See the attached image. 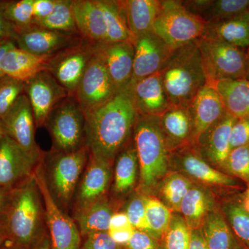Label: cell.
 Listing matches in <instances>:
<instances>
[{
    "instance_id": "obj_7",
    "label": "cell",
    "mask_w": 249,
    "mask_h": 249,
    "mask_svg": "<svg viewBox=\"0 0 249 249\" xmlns=\"http://www.w3.org/2000/svg\"><path fill=\"white\" fill-rule=\"evenodd\" d=\"M89 150L83 146L76 151L57 152L49 163L47 184L59 206L66 208L76 193L80 176L88 162Z\"/></svg>"
},
{
    "instance_id": "obj_35",
    "label": "cell",
    "mask_w": 249,
    "mask_h": 249,
    "mask_svg": "<svg viewBox=\"0 0 249 249\" xmlns=\"http://www.w3.org/2000/svg\"><path fill=\"white\" fill-rule=\"evenodd\" d=\"M145 215L150 235L159 238L165 235L173 217L171 210L158 199L145 198Z\"/></svg>"
},
{
    "instance_id": "obj_15",
    "label": "cell",
    "mask_w": 249,
    "mask_h": 249,
    "mask_svg": "<svg viewBox=\"0 0 249 249\" xmlns=\"http://www.w3.org/2000/svg\"><path fill=\"white\" fill-rule=\"evenodd\" d=\"M132 42L134 47L133 81L160 72L174 51L153 31L135 37Z\"/></svg>"
},
{
    "instance_id": "obj_5",
    "label": "cell",
    "mask_w": 249,
    "mask_h": 249,
    "mask_svg": "<svg viewBox=\"0 0 249 249\" xmlns=\"http://www.w3.org/2000/svg\"><path fill=\"white\" fill-rule=\"evenodd\" d=\"M206 22L188 12L182 1H160L152 31L170 49L180 47L201 38Z\"/></svg>"
},
{
    "instance_id": "obj_28",
    "label": "cell",
    "mask_w": 249,
    "mask_h": 249,
    "mask_svg": "<svg viewBox=\"0 0 249 249\" xmlns=\"http://www.w3.org/2000/svg\"><path fill=\"white\" fill-rule=\"evenodd\" d=\"M113 211L105 198L76 210L75 220L80 235L88 236L96 232H108Z\"/></svg>"
},
{
    "instance_id": "obj_16",
    "label": "cell",
    "mask_w": 249,
    "mask_h": 249,
    "mask_svg": "<svg viewBox=\"0 0 249 249\" xmlns=\"http://www.w3.org/2000/svg\"><path fill=\"white\" fill-rule=\"evenodd\" d=\"M83 40L84 39L77 34H65L32 26L18 31L14 43L18 48L37 56L51 57Z\"/></svg>"
},
{
    "instance_id": "obj_42",
    "label": "cell",
    "mask_w": 249,
    "mask_h": 249,
    "mask_svg": "<svg viewBox=\"0 0 249 249\" xmlns=\"http://www.w3.org/2000/svg\"><path fill=\"white\" fill-rule=\"evenodd\" d=\"M223 167L249 183V143L232 149Z\"/></svg>"
},
{
    "instance_id": "obj_17",
    "label": "cell",
    "mask_w": 249,
    "mask_h": 249,
    "mask_svg": "<svg viewBox=\"0 0 249 249\" xmlns=\"http://www.w3.org/2000/svg\"><path fill=\"white\" fill-rule=\"evenodd\" d=\"M93 46L96 52L102 58L117 90L132 81L134 55V47L132 41Z\"/></svg>"
},
{
    "instance_id": "obj_59",
    "label": "cell",
    "mask_w": 249,
    "mask_h": 249,
    "mask_svg": "<svg viewBox=\"0 0 249 249\" xmlns=\"http://www.w3.org/2000/svg\"><path fill=\"white\" fill-rule=\"evenodd\" d=\"M1 249H27L24 247H19V246L12 245L10 247H3Z\"/></svg>"
},
{
    "instance_id": "obj_14",
    "label": "cell",
    "mask_w": 249,
    "mask_h": 249,
    "mask_svg": "<svg viewBox=\"0 0 249 249\" xmlns=\"http://www.w3.org/2000/svg\"><path fill=\"white\" fill-rule=\"evenodd\" d=\"M40 160L24 151L11 138L0 139V187L13 189L35 173Z\"/></svg>"
},
{
    "instance_id": "obj_31",
    "label": "cell",
    "mask_w": 249,
    "mask_h": 249,
    "mask_svg": "<svg viewBox=\"0 0 249 249\" xmlns=\"http://www.w3.org/2000/svg\"><path fill=\"white\" fill-rule=\"evenodd\" d=\"M102 9L106 30V43H116L124 41H133L129 32L127 21L119 1L98 0Z\"/></svg>"
},
{
    "instance_id": "obj_24",
    "label": "cell",
    "mask_w": 249,
    "mask_h": 249,
    "mask_svg": "<svg viewBox=\"0 0 249 249\" xmlns=\"http://www.w3.org/2000/svg\"><path fill=\"white\" fill-rule=\"evenodd\" d=\"M49 57L37 56L14 46L4 54L1 67L5 76L25 83L47 70Z\"/></svg>"
},
{
    "instance_id": "obj_48",
    "label": "cell",
    "mask_w": 249,
    "mask_h": 249,
    "mask_svg": "<svg viewBox=\"0 0 249 249\" xmlns=\"http://www.w3.org/2000/svg\"><path fill=\"white\" fill-rule=\"evenodd\" d=\"M16 28L6 19L0 9V41H13L14 42L17 37Z\"/></svg>"
},
{
    "instance_id": "obj_61",
    "label": "cell",
    "mask_w": 249,
    "mask_h": 249,
    "mask_svg": "<svg viewBox=\"0 0 249 249\" xmlns=\"http://www.w3.org/2000/svg\"><path fill=\"white\" fill-rule=\"evenodd\" d=\"M231 249H242V247H241L240 245H237V244L236 243V242H235V243H234V245H232Z\"/></svg>"
},
{
    "instance_id": "obj_60",
    "label": "cell",
    "mask_w": 249,
    "mask_h": 249,
    "mask_svg": "<svg viewBox=\"0 0 249 249\" xmlns=\"http://www.w3.org/2000/svg\"><path fill=\"white\" fill-rule=\"evenodd\" d=\"M4 136V129H3L2 124H1V121H0V139L2 138Z\"/></svg>"
},
{
    "instance_id": "obj_19",
    "label": "cell",
    "mask_w": 249,
    "mask_h": 249,
    "mask_svg": "<svg viewBox=\"0 0 249 249\" xmlns=\"http://www.w3.org/2000/svg\"><path fill=\"white\" fill-rule=\"evenodd\" d=\"M72 10L82 38L93 45L106 43V22L98 0H72Z\"/></svg>"
},
{
    "instance_id": "obj_21",
    "label": "cell",
    "mask_w": 249,
    "mask_h": 249,
    "mask_svg": "<svg viewBox=\"0 0 249 249\" xmlns=\"http://www.w3.org/2000/svg\"><path fill=\"white\" fill-rule=\"evenodd\" d=\"M133 95L140 115L160 116L170 107L160 72L133 81Z\"/></svg>"
},
{
    "instance_id": "obj_54",
    "label": "cell",
    "mask_w": 249,
    "mask_h": 249,
    "mask_svg": "<svg viewBox=\"0 0 249 249\" xmlns=\"http://www.w3.org/2000/svg\"><path fill=\"white\" fill-rule=\"evenodd\" d=\"M14 46H16V44H15L14 42H13V41H9V42L0 45V78L5 76L4 73H3L2 70H1V59H2L3 56H4V54L6 53V52L9 51L10 49L14 47Z\"/></svg>"
},
{
    "instance_id": "obj_39",
    "label": "cell",
    "mask_w": 249,
    "mask_h": 249,
    "mask_svg": "<svg viewBox=\"0 0 249 249\" xmlns=\"http://www.w3.org/2000/svg\"><path fill=\"white\" fill-rule=\"evenodd\" d=\"M191 229L183 217L175 214L172 217L168 230L165 232L166 249H189Z\"/></svg>"
},
{
    "instance_id": "obj_6",
    "label": "cell",
    "mask_w": 249,
    "mask_h": 249,
    "mask_svg": "<svg viewBox=\"0 0 249 249\" xmlns=\"http://www.w3.org/2000/svg\"><path fill=\"white\" fill-rule=\"evenodd\" d=\"M207 83L246 78V49L201 37L197 40Z\"/></svg>"
},
{
    "instance_id": "obj_44",
    "label": "cell",
    "mask_w": 249,
    "mask_h": 249,
    "mask_svg": "<svg viewBox=\"0 0 249 249\" xmlns=\"http://www.w3.org/2000/svg\"><path fill=\"white\" fill-rule=\"evenodd\" d=\"M108 232H96L87 236L84 245L80 249H119Z\"/></svg>"
},
{
    "instance_id": "obj_51",
    "label": "cell",
    "mask_w": 249,
    "mask_h": 249,
    "mask_svg": "<svg viewBox=\"0 0 249 249\" xmlns=\"http://www.w3.org/2000/svg\"><path fill=\"white\" fill-rule=\"evenodd\" d=\"M129 227H133L131 225L128 217H127L125 213H116L112 214L110 219V223H109V231L126 229V228Z\"/></svg>"
},
{
    "instance_id": "obj_55",
    "label": "cell",
    "mask_w": 249,
    "mask_h": 249,
    "mask_svg": "<svg viewBox=\"0 0 249 249\" xmlns=\"http://www.w3.org/2000/svg\"><path fill=\"white\" fill-rule=\"evenodd\" d=\"M51 243L48 237L46 235L42 236L40 240L35 245L34 249H50Z\"/></svg>"
},
{
    "instance_id": "obj_11",
    "label": "cell",
    "mask_w": 249,
    "mask_h": 249,
    "mask_svg": "<svg viewBox=\"0 0 249 249\" xmlns=\"http://www.w3.org/2000/svg\"><path fill=\"white\" fill-rule=\"evenodd\" d=\"M93 53L94 46L83 40L49 57L47 71L73 97Z\"/></svg>"
},
{
    "instance_id": "obj_34",
    "label": "cell",
    "mask_w": 249,
    "mask_h": 249,
    "mask_svg": "<svg viewBox=\"0 0 249 249\" xmlns=\"http://www.w3.org/2000/svg\"><path fill=\"white\" fill-rule=\"evenodd\" d=\"M34 26L65 34H78L72 10V0H56L53 12Z\"/></svg>"
},
{
    "instance_id": "obj_22",
    "label": "cell",
    "mask_w": 249,
    "mask_h": 249,
    "mask_svg": "<svg viewBox=\"0 0 249 249\" xmlns=\"http://www.w3.org/2000/svg\"><path fill=\"white\" fill-rule=\"evenodd\" d=\"M237 119L226 112L222 119L197 139L204 157L214 164L223 166L230 152L231 135Z\"/></svg>"
},
{
    "instance_id": "obj_58",
    "label": "cell",
    "mask_w": 249,
    "mask_h": 249,
    "mask_svg": "<svg viewBox=\"0 0 249 249\" xmlns=\"http://www.w3.org/2000/svg\"><path fill=\"white\" fill-rule=\"evenodd\" d=\"M6 241H7V240H6V236H5L3 232L0 230V249H2Z\"/></svg>"
},
{
    "instance_id": "obj_2",
    "label": "cell",
    "mask_w": 249,
    "mask_h": 249,
    "mask_svg": "<svg viewBox=\"0 0 249 249\" xmlns=\"http://www.w3.org/2000/svg\"><path fill=\"white\" fill-rule=\"evenodd\" d=\"M45 209L34 175L11 189L0 230L12 245L28 249L43 236Z\"/></svg>"
},
{
    "instance_id": "obj_38",
    "label": "cell",
    "mask_w": 249,
    "mask_h": 249,
    "mask_svg": "<svg viewBox=\"0 0 249 249\" xmlns=\"http://www.w3.org/2000/svg\"><path fill=\"white\" fill-rule=\"evenodd\" d=\"M249 0H214L201 16L206 23L235 17L247 11Z\"/></svg>"
},
{
    "instance_id": "obj_8",
    "label": "cell",
    "mask_w": 249,
    "mask_h": 249,
    "mask_svg": "<svg viewBox=\"0 0 249 249\" xmlns=\"http://www.w3.org/2000/svg\"><path fill=\"white\" fill-rule=\"evenodd\" d=\"M45 124L58 151L74 152L83 147L85 116L74 98L67 96L59 103Z\"/></svg>"
},
{
    "instance_id": "obj_18",
    "label": "cell",
    "mask_w": 249,
    "mask_h": 249,
    "mask_svg": "<svg viewBox=\"0 0 249 249\" xmlns=\"http://www.w3.org/2000/svg\"><path fill=\"white\" fill-rule=\"evenodd\" d=\"M193 134L198 139L226 114L222 98L213 85L207 83L196 95L189 107Z\"/></svg>"
},
{
    "instance_id": "obj_23",
    "label": "cell",
    "mask_w": 249,
    "mask_h": 249,
    "mask_svg": "<svg viewBox=\"0 0 249 249\" xmlns=\"http://www.w3.org/2000/svg\"><path fill=\"white\" fill-rule=\"evenodd\" d=\"M201 37L247 49L249 46V11L229 19L206 23Z\"/></svg>"
},
{
    "instance_id": "obj_32",
    "label": "cell",
    "mask_w": 249,
    "mask_h": 249,
    "mask_svg": "<svg viewBox=\"0 0 249 249\" xmlns=\"http://www.w3.org/2000/svg\"><path fill=\"white\" fill-rule=\"evenodd\" d=\"M165 137L175 142H181L193 134V124L189 108L170 107L160 116Z\"/></svg>"
},
{
    "instance_id": "obj_3",
    "label": "cell",
    "mask_w": 249,
    "mask_h": 249,
    "mask_svg": "<svg viewBox=\"0 0 249 249\" xmlns=\"http://www.w3.org/2000/svg\"><path fill=\"white\" fill-rule=\"evenodd\" d=\"M160 74L170 107L189 108L207 84L197 40L174 50Z\"/></svg>"
},
{
    "instance_id": "obj_20",
    "label": "cell",
    "mask_w": 249,
    "mask_h": 249,
    "mask_svg": "<svg viewBox=\"0 0 249 249\" xmlns=\"http://www.w3.org/2000/svg\"><path fill=\"white\" fill-rule=\"evenodd\" d=\"M110 178V163L89 155V163L76 194V210L103 199Z\"/></svg>"
},
{
    "instance_id": "obj_27",
    "label": "cell",
    "mask_w": 249,
    "mask_h": 249,
    "mask_svg": "<svg viewBox=\"0 0 249 249\" xmlns=\"http://www.w3.org/2000/svg\"><path fill=\"white\" fill-rule=\"evenodd\" d=\"M180 168L197 181L215 186H233L235 180L208 164L199 156L190 151L176 156Z\"/></svg>"
},
{
    "instance_id": "obj_30",
    "label": "cell",
    "mask_w": 249,
    "mask_h": 249,
    "mask_svg": "<svg viewBox=\"0 0 249 249\" xmlns=\"http://www.w3.org/2000/svg\"><path fill=\"white\" fill-rule=\"evenodd\" d=\"M139 161L135 145H129L119 154L114 170V191L119 196L127 195L135 186Z\"/></svg>"
},
{
    "instance_id": "obj_57",
    "label": "cell",
    "mask_w": 249,
    "mask_h": 249,
    "mask_svg": "<svg viewBox=\"0 0 249 249\" xmlns=\"http://www.w3.org/2000/svg\"><path fill=\"white\" fill-rule=\"evenodd\" d=\"M246 56H247V75H246V79L249 80V46L246 49Z\"/></svg>"
},
{
    "instance_id": "obj_50",
    "label": "cell",
    "mask_w": 249,
    "mask_h": 249,
    "mask_svg": "<svg viewBox=\"0 0 249 249\" xmlns=\"http://www.w3.org/2000/svg\"><path fill=\"white\" fill-rule=\"evenodd\" d=\"M135 229L133 227L109 230V235L117 245H127Z\"/></svg>"
},
{
    "instance_id": "obj_41",
    "label": "cell",
    "mask_w": 249,
    "mask_h": 249,
    "mask_svg": "<svg viewBox=\"0 0 249 249\" xmlns=\"http://www.w3.org/2000/svg\"><path fill=\"white\" fill-rule=\"evenodd\" d=\"M24 93V83L7 76L0 78V119Z\"/></svg>"
},
{
    "instance_id": "obj_26",
    "label": "cell",
    "mask_w": 249,
    "mask_h": 249,
    "mask_svg": "<svg viewBox=\"0 0 249 249\" xmlns=\"http://www.w3.org/2000/svg\"><path fill=\"white\" fill-rule=\"evenodd\" d=\"M209 84L219 93L227 113L237 119L249 118V80H221Z\"/></svg>"
},
{
    "instance_id": "obj_37",
    "label": "cell",
    "mask_w": 249,
    "mask_h": 249,
    "mask_svg": "<svg viewBox=\"0 0 249 249\" xmlns=\"http://www.w3.org/2000/svg\"><path fill=\"white\" fill-rule=\"evenodd\" d=\"M192 186L191 181L180 174L173 173L167 177L162 185L161 195L168 207L179 212L181 201Z\"/></svg>"
},
{
    "instance_id": "obj_12",
    "label": "cell",
    "mask_w": 249,
    "mask_h": 249,
    "mask_svg": "<svg viewBox=\"0 0 249 249\" xmlns=\"http://www.w3.org/2000/svg\"><path fill=\"white\" fill-rule=\"evenodd\" d=\"M0 121L4 135L12 139L28 154L41 160L42 152L35 139V119L25 93L18 98Z\"/></svg>"
},
{
    "instance_id": "obj_49",
    "label": "cell",
    "mask_w": 249,
    "mask_h": 249,
    "mask_svg": "<svg viewBox=\"0 0 249 249\" xmlns=\"http://www.w3.org/2000/svg\"><path fill=\"white\" fill-rule=\"evenodd\" d=\"M211 2L212 0H192L182 1V4L188 12L201 18V16L208 9Z\"/></svg>"
},
{
    "instance_id": "obj_56",
    "label": "cell",
    "mask_w": 249,
    "mask_h": 249,
    "mask_svg": "<svg viewBox=\"0 0 249 249\" xmlns=\"http://www.w3.org/2000/svg\"><path fill=\"white\" fill-rule=\"evenodd\" d=\"M242 205H243L244 207H245L247 211H249V187L247 188V191H246L245 197H244L243 204H242Z\"/></svg>"
},
{
    "instance_id": "obj_43",
    "label": "cell",
    "mask_w": 249,
    "mask_h": 249,
    "mask_svg": "<svg viewBox=\"0 0 249 249\" xmlns=\"http://www.w3.org/2000/svg\"><path fill=\"white\" fill-rule=\"evenodd\" d=\"M124 213L134 229L146 232L150 235L145 215V197L142 196H133L126 206Z\"/></svg>"
},
{
    "instance_id": "obj_10",
    "label": "cell",
    "mask_w": 249,
    "mask_h": 249,
    "mask_svg": "<svg viewBox=\"0 0 249 249\" xmlns=\"http://www.w3.org/2000/svg\"><path fill=\"white\" fill-rule=\"evenodd\" d=\"M117 91L102 58L94 49L73 98L85 116L110 101Z\"/></svg>"
},
{
    "instance_id": "obj_33",
    "label": "cell",
    "mask_w": 249,
    "mask_h": 249,
    "mask_svg": "<svg viewBox=\"0 0 249 249\" xmlns=\"http://www.w3.org/2000/svg\"><path fill=\"white\" fill-rule=\"evenodd\" d=\"M202 235L209 249H231L235 241L224 218L210 211L202 223Z\"/></svg>"
},
{
    "instance_id": "obj_29",
    "label": "cell",
    "mask_w": 249,
    "mask_h": 249,
    "mask_svg": "<svg viewBox=\"0 0 249 249\" xmlns=\"http://www.w3.org/2000/svg\"><path fill=\"white\" fill-rule=\"evenodd\" d=\"M213 205V198L208 192L199 187L192 186L180 206V212L191 231L196 230L202 224Z\"/></svg>"
},
{
    "instance_id": "obj_52",
    "label": "cell",
    "mask_w": 249,
    "mask_h": 249,
    "mask_svg": "<svg viewBox=\"0 0 249 249\" xmlns=\"http://www.w3.org/2000/svg\"><path fill=\"white\" fill-rule=\"evenodd\" d=\"M189 249H209L201 231L199 230L192 231Z\"/></svg>"
},
{
    "instance_id": "obj_47",
    "label": "cell",
    "mask_w": 249,
    "mask_h": 249,
    "mask_svg": "<svg viewBox=\"0 0 249 249\" xmlns=\"http://www.w3.org/2000/svg\"><path fill=\"white\" fill-rule=\"evenodd\" d=\"M56 4V0H34L33 3V14H34V22H40L45 18L48 17L53 12Z\"/></svg>"
},
{
    "instance_id": "obj_63",
    "label": "cell",
    "mask_w": 249,
    "mask_h": 249,
    "mask_svg": "<svg viewBox=\"0 0 249 249\" xmlns=\"http://www.w3.org/2000/svg\"><path fill=\"white\" fill-rule=\"evenodd\" d=\"M247 11H248L249 12V0L248 8H247Z\"/></svg>"
},
{
    "instance_id": "obj_25",
    "label": "cell",
    "mask_w": 249,
    "mask_h": 249,
    "mask_svg": "<svg viewBox=\"0 0 249 249\" xmlns=\"http://www.w3.org/2000/svg\"><path fill=\"white\" fill-rule=\"evenodd\" d=\"M119 3L133 40L135 37L152 31L154 23L160 11V1L124 0L119 1Z\"/></svg>"
},
{
    "instance_id": "obj_46",
    "label": "cell",
    "mask_w": 249,
    "mask_h": 249,
    "mask_svg": "<svg viewBox=\"0 0 249 249\" xmlns=\"http://www.w3.org/2000/svg\"><path fill=\"white\" fill-rule=\"evenodd\" d=\"M128 249H157L155 240L146 232L135 229L127 244Z\"/></svg>"
},
{
    "instance_id": "obj_13",
    "label": "cell",
    "mask_w": 249,
    "mask_h": 249,
    "mask_svg": "<svg viewBox=\"0 0 249 249\" xmlns=\"http://www.w3.org/2000/svg\"><path fill=\"white\" fill-rule=\"evenodd\" d=\"M24 93L30 102L36 127L45 124L54 108L70 96L47 70L37 73L24 83Z\"/></svg>"
},
{
    "instance_id": "obj_40",
    "label": "cell",
    "mask_w": 249,
    "mask_h": 249,
    "mask_svg": "<svg viewBox=\"0 0 249 249\" xmlns=\"http://www.w3.org/2000/svg\"><path fill=\"white\" fill-rule=\"evenodd\" d=\"M226 214L236 235L249 247V211L242 204H229Z\"/></svg>"
},
{
    "instance_id": "obj_4",
    "label": "cell",
    "mask_w": 249,
    "mask_h": 249,
    "mask_svg": "<svg viewBox=\"0 0 249 249\" xmlns=\"http://www.w3.org/2000/svg\"><path fill=\"white\" fill-rule=\"evenodd\" d=\"M133 131L140 188L150 193L164 178L168 168V145L160 116L138 114Z\"/></svg>"
},
{
    "instance_id": "obj_45",
    "label": "cell",
    "mask_w": 249,
    "mask_h": 249,
    "mask_svg": "<svg viewBox=\"0 0 249 249\" xmlns=\"http://www.w3.org/2000/svg\"><path fill=\"white\" fill-rule=\"evenodd\" d=\"M249 143V118L237 119L232 127L231 135L232 149Z\"/></svg>"
},
{
    "instance_id": "obj_1",
    "label": "cell",
    "mask_w": 249,
    "mask_h": 249,
    "mask_svg": "<svg viewBox=\"0 0 249 249\" xmlns=\"http://www.w3.org/2000/svg\"><path fill=\"white\" fill-rule=\"evenodd\" d=\"M133 81L110 101L85 115V146L89 155L110 163L127 142L137 120Z\"/></svg>"
},
{
    "instance_id": "obj_53",
    "label": "cell",
    "mask_w": 249,
    "mask_h": 249,
    "mask_svg": "<svg viewBox=\"0 0 249 249\" xmlns=\"http://www.w3.org/2000/svg\"><path fill=\"white\" fill-rule=\"evenodd\" d=\"M11 189L9 188H1L0 187V220L4 214L6 204L9 200L10 193Z\"/></svg>"
},
{
    "instance_id": "obj_62",
    "label": "cell",
    "mask_w": 249,
    "mask_h": 249,
    "mask_svg": "<svg viewBox=\"0 0 249 249\" xmlns=\"http://www.w3.org/2000/svg\"><path fill=\"white\" fill-rule=\"evenodd\" d=\"M7 42H9V41H7ZM4 42V41H0V45H3V44L6 43V42Z\"/></svg>"
},
{
    "instance_id": "obj_9",
    "label": "cell",
    "mask_w": 249,
    "mask_h": 249,
    "mask_svg": "<svg viewBox=\"0 0 249 249\" xmlns=\"http://www.w3.org/2000/svg\"><path fill=\"white\" fill-rule=\"evenodd\" d=\"M40 163L34 173L45 209V219L50 232L52 249H80V233L76 223L68 217L51 193L43 166Z\"/></svg>"
},
{
    "instance_id": "obj_36",
    "label": "cell",
    "mask_w": 249,
    "mask_h": 249,
    "mask_svg": "<svg viewBox=\"0 0 249 249\" xmlns=\"http://www.w3.org/2000/svg\"><path fill=\"white\" fill-rule=\"evenodd\" d=\"M33 3L34 0L0 1V9L6 19L16 28L18 32L34 26Z\"/></svg>"
}]
</instances>
